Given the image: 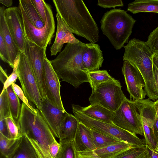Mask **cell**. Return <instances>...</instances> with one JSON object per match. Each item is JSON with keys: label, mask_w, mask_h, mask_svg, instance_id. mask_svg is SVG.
I'll return each mask as SVG.
<instances>
[{"label": "cell", "mask_w": 158, "mask_h": 158, "mask_svg": "<svg viewBox=\"0 0 158 158\" xmlns=\"http://www.w3.org/2000/svg\"><path fill=\"white\" fill-rule=\"evenodd\" d=\"M87 73L92 90L100 84L108 81L113 78L106 70L87 71Z\"/></svg>", "instance_id": "obj_27"}, {"label": "cell", "mask_w": 158, "mask_h": 158, "mask_svg": "<svg viewBox=\"0 0 158 158\" xmlns=\"http://www.w3.org/2000/svg\"><path fill=\"white\" fill-rule=\"evenodd\" d=\"M0 2L7 7H10L13 3V1L12 0H0Z\"/></svg>", "instance_id": "obj_46"}, {"label": "cell", "mask_w": 158, "mask_h": 158, "mask_svg": "<svg viewBox=\"0 0 158 158\" xmlns=\"http://www.w3.org/2000/svg\"><path fill=\"white\" fill-rule=\"evenodd\" d=\"M127 90L134 101L143 99L146 95L143 78L138 70L132 64L124 61L122 68Z\"/></svg>", "instance_id": "obj_12"}, {"label": "cell", "mask_w": 158, "mask_h": 158, "mask_svg": "<svg viewBox=\"0 0 158 158\" xmlns=\"http://www.w3.org/2000/svg\"><path fill=\"white\" fill-rule=\"evenodd\" d=\"M146 42L154 54L158 52V26L150 33Z\"/></svg>", "instance_id": "obj_35"}, {"label": "cell", "mask_w": 158, "mask_h": 158, "mask_svg": "<svg viewBox=\"0 0 158 158\" xmlns=\"http://www.w3.org/2000/svg\"><path fill=\"white\" fill-rule=\"evenodd\" d=\"M136 22L124 10L114 9L104 14L101 21V29L114 48L119 50L128 43Z\"/></svg>", "instance_id": "obj_5"}, {"label": "cell", "mask_w": 158, "mask_h": 158, "mask_svg": "<svg viewBox=\"0 0 158 158\" xmlns=\"http://www.w3.org/2000/svg\"><path fill=\"white\" fill-rule=\"evenodd\" d=\"M6 120L10 138H21L22 135L16 121L11 117H8Z\"/></svg>", "instance_id": "obj_33"}, {"label": "cell", "mask_w": 158, "mask_h": 158, "mask_svg": "<svg viewBox=\"0 0 158 158\" xmlns=\"http://www.w3.org/2000/svg\"><path fill=\"white\" fill-rule=\"evenodd\" d=\"M0 57L3 62L8 63L11 67V64L8 50L3 37L1 33H0Z\"/></svg>", "instance_id": "obj_37"}, {"label": "cell", "mask_w": 158, "mask_h": 158, "mask_svg": "<svg viewBox=\"0 0 158 158\" xmlns=\"http://www.w3.org/2000/svg\"><path fill=\"white\" fill-rule=\"evenodd\" d=\"M6 90L12 116L17 121L20 115L21 105L19 97L14 91L11 85Z\"/></svg>", "instance_id": "obj_26"}, {"label": "cell", "mask_w": 158, "mask_h": 158, "mask_svg": "<svg viewBox=\"0 0 158 158\" xmlns=\"http://www.w3.org/2000/svg\"><path fill=\"white\" fill-rule=\"evenodd\" d=\"M60 147V144L57 141L52 143L49 145V152L51 158H56Z\"/></svg>", "instance_id": "obj_40"}, {"label": "cell", "mask_w": 158, "mask_h": 158, "mask_svg": "<svg viewBox=\"0 0 158 158\" xmlns=\"http://www.w3.org/2000/svg\"><path fill=\"white\" fill-rule=\"evenodd\" d=\"M79 123L74 116L68 113L60 128L59 139L60 144L74 141Z\"/></svg>", "instance_id": "obj_21"}, {"label": "cell", "mask_w": 158, "mask_h": 158, "mask_svg": "<svg viewBox=\"0 0 158 158\" xmlns=\"http://www.w3.org/2000/svg\"><path fill=\"white\" fill-rule=\"evenodd\" d=\"M154 106L156 116L158 117V99L154 102Z\"/></svg>", "instance_id": "obj_47"}, {"label": "cell", "mask_w": 158, "mask_h": 158, "mask_svg": "<svg viewBox=\"0 0 158 158\" xmlns=\"http://www.w3.org/2000/svg\"><path fill=\"white\" fill-rule=\"evenodd\" d=\"M11 85L14 91L23 102L32 111L35 112H36V109L34 108L29 103L28 100L25 96L23 91L21 88L15 83L12 84Z\"/></svg>", "instance_id": "obj_38"}, {"label": "cell", "mask_w": 158, "mask_h": 158, "mask_svg": "<svg viewBox=\"0 0 158 158\" xmlns=\"http://www.w3.org/2000/svg\"><path fill=\"white\" fill-rule=\"evenodd\" d=\"M154 75L157 89L158 92V68L153 63Z\"/></svg>", "instance_id": "obj_45"}, {"label": "cell", "mask_w": 158, "mask_h": 158, "mask_svg": "<svg viewBox=\"0 0 158 158\" xmlns=\"http://www.w3.org/2000/svg\"><path fill=\"white\" fill-rule=\"evenodd\" d=\"M3 7H0V33L2 35L7 48L11 62V67H14L15 61L20 51L16 45L9 29L5 18Z\"/></svg>", "instance_id": "obj_19"}, {"label": "cell", "mask_w": 158, "mask_h": 158, "mask_svg": "<svg viewBox=\"0 0 158 158\" xmlns=\"http://www.w3.org/2000/svg\"><path fill=\"white\" fill-rule=\"evenodd\" d=\"M12 117L9 103L7 91L5 89L0 95V120Z\"/></svg>", "instance_id": "obj_31"}, {"label": "cell", "mask_w": 158, "mask_h": 158, "mask_svg": "<svg viewBox=\"0 0 158 158\" xmlns=\"http://www.w3.org/2000/svg\"><path fill=\"white\" fill-rule=\"evenodd\" d=\"M60 144V149L56 158H78L74 141Z\"/></svg>", "instance_id": "obj_30"}, {"label": "cell", "mask_w": 158, "mask_h": 158, "mask_svg": "<svg viewBox=\"0 0 158 158\" xmlns=\"http://www.w3.org/2000/svg\"><path fill=\"white\" fill-rule=\"evenodd\" d=\"M6 23L14 40L20 52H24L26 39L22 15L18 7H9L4 10Z\"/></svg>", "instance_id": "obj_14"}, {"label": "cell", "mask_w": 158, "mask_h": 158, "mask_svg": "<svg viewBox=\"0 0 158 158\" xmlns=\"http://www.w3.org/2000/svg\"><path fill=\"white\" fill-rule=\"evenodd\" d=\"M154 149L158 152V141L157 142L154 148Z\"/></svg>", "instance_id": "obj_48"}, {"label": "cell", "mask_w": 158, "mask_h": 158, "mask_svg": "<svg viewBox=\"0 0 158 158\" xmlns=\"http://www.w3.org/2000/svg\"><path fill=\"white\" fill-rule=\"evenodd\" d=\"M86 45L82 58L84 70L86 72L99 70L104 60L100 47L98 44L91 43L86 44Z\"/></svg>", "instance_id": "obj_17"}, {"label": "cell", "mask_w": 158, "mask_h": 158, "mask_svg": "<svg viewBox=\"0 0 158 158\" xmlns=\"http://www.w3.org/2000/svg\"><path fill=\"white\" fill-rule=\"evenodd\" d=\"M37 12L45 24L46 19V4L43 0H31Z\"/></svg>", "instance_id": "obj_36"}, {"label": "cell", "mask_w": 158, "mask_h": 158, "mask_svg": "<svg viewBox=\"0 0 158 158\" xmlns=\"http://www.w3.org/2000/svg\"><path fill=\"white\" fill-rule=\"evenodd\" d=\"M47 48L41 47L26 40L24 53L36 80L43 100L47 98L44 74V63Z\"/></svg>", "instance_id": "obj_11"}, {"label": "cell", "mask_w": 158, "mask_h": 158, "mask_svg": "<svg viewBox=\"0 0 158 158\" xmlns=\"http://www.w3.org/2000/svg\"><path fill=\"white\" fill-rule=\"evenodd\" d=\"M18 72V78L25 96L40 110L43 98L27 59L24 53L21 52L19 53Z\"/></svg>", "instance_id": "obj_10"}, {"label": "cell", "mask_w": 158, "mask_h": 158, "mask_svg": "<svg viewBox=\"0 0 158 158\" xmlns=\"http://www.w3.org/2000/svg\"><path fill=\"white\" fill-rule=\"evenodd\" d=\"M91 131L96 149L104 147L122 141L94 130L91 129Z\"/></svg>", "instance_id": "obj_28"}, {"label": "cell", "mask_w": 158, "mask_h": 158, "mask_svg": "<svg viewBox=\"0 0 158 158\" xmlns=\"http://www.w3.org/2000/svg\"><path fill=\"white\" fill-rule=\"evenodd\" d=\"M86 47V44L81 41L74 44L67 43L58 56L51 60L59 78L75 88L84 82H89L82 62V54Z\"/></svg>", "instance_id": "obj_3"}, {"label": "cell", "mask_w": 158, "mask_h": 158, "mask_svg": "<svg viewBox=\"0 0 158 158\" xmlns=\"http://www.w3.org/2000/svg\"><path fill=\"white\" fill-rule=\"evenodd\" d=\"M72 106L74 116L79 122L90 129L127 142L134 147L145 146L144 140L140 139L136 134L123 129L113 124L92 118L81 112L76 105L72 104Z\"/></svg>", "instance_id": "obj_6"}, {"label": "cell", "mask_w": 158, "mask_h": 158, "mask_svg": "<svg viewBox=\"0 0 158 158\" xmlns=\"http://www.w3.org/2000/svg\"><path fill=\"white\" fill-rule=\"evenodd\" d=\"M19 60V54L16 59L14 65V67L12 73L8 77L3 84V87L2 92L11 85L15 83L18 77V66Z\"/></svg>", "instance_id": "obj_34"}, {"label": "cell", "mask_w": 158, "mask_h": 158, "mask_svg": "<svg viewBox=\"0 0 158 158\" xmlns=\"http://www.w3.org/2000/svg\"><path fill=\"white\" fill-rule=\"evenodd\" d=\"M74 142L77 153L91 151L96 149L91 129L80 122Z\"/></svg>", "instance_id": "obj_20"}, {"label": "cell", "mask_w": 158, "mask_h": 158, "mask_svg": "<svg viewBox=\"0 0 158 158\" xmlns=\"http://www.w3.org/2000/svg\"><path fill=\"white\" fill-rule=\"evenodd\" d=\"M5 158H38L32 146L24 135H22L11 153Z\"/></svg>", "instance_id": "obj_23"}, {"label": "cell", "mask_w": 158, "mask_h": 158, "mask_svg": "<svg viewBox=\"0 0 158 158\" xmlns=\"http://www.w3.org/2000/svg\"><path fill=\"white\" fill-rule=\"evenodd\" d=\"M0 79L3 84L8 77L6 71L3 69L1 66H0Z\"/></svg>", "instance_id": "obj_44"}, {"label": "cell", "mask_w": 158, "mask_h": 158, "mask_svg": "<svg viewBox=\"0 0 158 158\" xmlns=\"http://www.w3.org/2000/svg\"><path fill=\"white\" fill-rule=\"evenodd\" d=\"M153 131L155 138L157 142L158 141V117L156 115L154 122Z\"/></svg>", "instance_id": "obj_43"}, {"label": "cell", "mask_w": 158, "mask_h": 158, "mask_svg": "<svg viewBox=\"0 0 158 158\" xmlns=\"http://www.w3.org/2000/svg\"><path fill=\"white\" fill-rule=\"evenodd\" d=\"M145 146L148 148L149 152V158H158V152L148 145H145Z\"/></svg>", "instance_id": "obj_42"}, {"label": "cell", "mask_w": 158, "mask_h": 158, "mask_svg": "<svg viewBox=\"0 0 158 158\" xmlns=\"http://www.w3.org/2000/svg\"></svg>", "instance_id": "obj_50"}, {"label": "cell", "mask_w": 158, "mask_h": 158, "mask_svg": "<svg viewBox=\"0 0 158 158\" xmlns=\"http://www.w3.org/2000/svg\"><path fill=\"white\" fill-rule=\"evenodd\" d=\"M119 81L113 78L92 90L89 100L91 104H97L112 111L120 106L126 98Z\"/></svg>", "instance_id": "obj_8"}, {"label": "cell", "mask_w": 158, "mask_h": 158, "mask_svg": "<svg viewBox=\"0 0 158 158\" xmlns=\"http://www.w3.org/2000/svg\"><path fill=\"white\" fill-rule=\"evenodd\" d=\"M56 17L57 27L55 40L50 49L51 56H55L60 52L65 43L74 44L80 41L74 36L58 14H56Z\"/></svg>", "instance_id": "obj_16"}, {"label": "cell", "mask_w": 158, "mask_h": 158, "mask_svg": "<svg viewBox=\"0 0 158 158\" xmlns=\"http://www.w3.org/2000/svg\"><path fill=\"white\" fill-rule=\"evenodd\" d=\"M142 106V100L134 101L126 98L113 112L112 123L131 133L143 135L141 117Z\"/></svg>", "instance_id": "obj_7"}, {"label": "cell", "mask_w": 158, "mask_h": 158, "mask_svg": "<svg viewBox=\"0 0 158 158\" xmlns=\"http://www.w3.org/2000/svg\"><path fill=\"white\" fill-rule=\"evenodd\" d=\"M57 13L73 33L95 43L98 26L82 0H53Z\"/></svg>", "instance_id": "obj_1"}, {"label": "cell", "mask_w": 158, "mask_h": 158, "mask_svg": "<svg viewBox=\"0 0 158 158\" xmlns=\"http://www.w3.org/2000/svg\"><path fill=\"white\" fill-rule=\"evenodd\" d=\"M0 133L6 137L10 138L6 118L0 120Z\"/></svg>", "instance_id": "obj_41"}, {"label": "cell", "mask_w": 158, "mask_h": 158, "mask_svg": "<svg viewBox=\"0 0 158 158\" xmlns=\"http://www.w3.org/2000/svg\"><path fill=\"white\" fill-rule=\"evenodd\" d=\"M127 10L134 14L140 12L158 13V0H135L128 5Z\"/></svg>", "instance_id": "obj_24"}, {"label": "cell", "mask_w": 158, "mask_h": 158, "mask_svg": "<svg viewBox=\"0 0 158 158\" xmlns=\"http://www.w3.org/2000/svg\"><path fill=\"white\" fill-rule=\"evenodd\" d=\"M44 74L47 99L57 107L65 110L60 96V79L51 64V60L47 57L44 61Z\"/></svg>", "instance_id": "obj_13"}, {"label": "cell", "mask_w": 158, "mask_h": 158, "mask_svg": "<svg viewBox=\"0 0 158 158\" xmlns=\"http://www.w3.org/2000/svg\"><path fill=\"white\" fill-rule=\"evenodd\" d=\"M18 7L23 19L26 40L40 47L47 48L51 43L55 29V22L50 5L47 3V19L44 27L42 29H37L31 23L19 3Z\"/></svg>", "instance_id": "obj_9"}, {"label": "cell", "mask_w": 158, "mask_h": 158, "mask_svg": "<svg viewBox=\"0 0 158 158\" xmlns=\"http://www.w3.org/2000/svg\"><path fill=\"white\" fill-rule=\"evenodd\" d=\"M98 5L104 8H114L117 6H123L124 5L121 0H98Z\"/></svg>", "instance_id": "obj_39"}, {"label": "cell", "mask_w": 158, "mask_h": 158, "mask_svg": "<svg viewBox=\"0 0 158 158\" xmlns=\"http://www.w3.org/2000/svg\"><path fill=\"white\" fill-rule=\"evenodd\" d=\"M132 148L134 147L130 144L121 141L91 151L77 153L79 157L87 158H113Z\"/></svg>", "instance_id": "obj_18"}, {"label": "cell", "mask_w": 158, "mask_h": 158, "mask_svg": "<svg viewBox=\"0 0 158 158\" xmlns=\"http://www.w3.org/2000/svg\"><path fill=\"white\" fill-rule=\"evenodd\" d=\"M148 151L146 146L132 148L113 158H138Z\"/></svg>", "instance_id": "obj_32"}, {"label": "cell", "mask_w": 158, "mask_h": 158, "mask_svg": "<svg viewBox=\"0 0 158 158\" xmlns=\"http://www.w3.org/2000/svg\"><path fill=\"white\" fill-rule=\"evenodd\" d=\"M123 47V60L132 64L139 71L144 81L146 95L150 99L158 97L154 75L153 52L146 42L135 38L129 40Z\"/></svg>", "instance_id": "obj_4"}, {"label": "cell", "mask_w": 158, "mask_h": 158, "mask_svg": "<svg viewBox=\"0 0 158 158\" xmlns=\"http://www.w3.org/2000/svg\"><path fill=\"white\" fill-rule=\"evenodd\" d=\"M20 138H9L0 133V150L1 155L7 158L13 150Z\"/></svg>", "instance_id": "obj_29"}, {"label": "cell", "mask_w": 158, "mask_h": 158, "mask_svg": "<svg viewBox=\"0 0 158 158\" xmlns=\"http://www.w3.org/2000/svg\"><path fill=\"white\" fill-rule=\"evenodd\" d=\"M78 158H85V157H79V156H78Z\"/></svg>", "instance_id": "obj_49"}, {"label": "cell", "mask_w": 158, "mask_h": 158, "mask_svg": "<svg viewBox=\"0 0 158 158\" xmlns=\"http://www.w3.org/2000/svg\"><path fill=\"white\" fill-rule=\"evenodd\" d=\"M77 106L81 112L89 117L98 121L113 124L111 121L113 111L97 104H90L85 107H82L79 105H77Z\"/></svg>", "instance_id": "obj_22"}, {"label": "cell", "mask_w": 158, "mask_h": 158, "mask_svg": "<svg viewBox=\"0 0 158 158\" xmlns=\"http://www.w3.org/2000/svg\"><path fill=\"white\" fill-rule=\"evenodd\" d=\"M36 109L37 112H35L23 102L16 122L22 135L27 139L38 158H51L49 145L57 141L39 110Z\"/></svg>", "instance_id": "obj_2"}, {"label": "cell", "mask_w": 158, "mask_h": 158, "mask_svg": "<svg viewBox=\"0 0 158 158\" xmlns=\"http://www.w3.org/2000/svg\"><path fill=\"white\" fill-rule=\"evenodd\" d=\"M39 110L55 136L59 139L60 127L68 113L53 105L47 98L42 100Z\"/></svg>", "instance_id": "obj_15"}, {"label": "cell", "mask_w": 158, "mask_h": 158, "mask_svg": "<svg viewBox=\"0 0 158 158\" xmlns=\"http://www.w3.org/2000/svg\"><path fill=\"white\" fill-rule=\"evenodd\" d=\"M19 3L23 8L31 23L38 29L43 28L45 24L37 12L31 0H19Z\"/></svg>", "instance_id": "obj_25"}]
</instances>
